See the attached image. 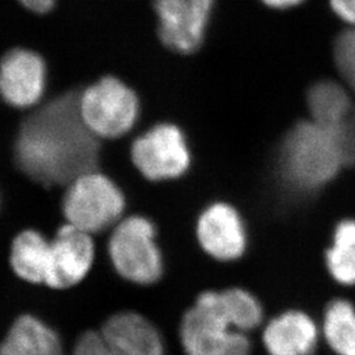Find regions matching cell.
Masks as SVG:
<instances>
[{
  "label": "cell",
  "instance_id": "cell-18",
  "mask_svg": "<svg viewBox=\"0 0 355 355\" xmlns=\"http://www.w3.org/2000/svg\"><path fill=\"white\" fill-rule=\"evenodd\" d=\"M325 341L337 355H355V306L346 300L331 302L325 311Z\"/></svg>",
  "mask_w": 355,
  "mask_h": 355
},
{
  "label": "cell",
  "instance_id": "cell-11",
  "mask_svg": "<svg viewBox=\"0 0 355 355\" xmlns=\"http://www.w3.org/2000/svg\"><path fill=\"white\" fill-rule=\"evenodd\" d=\"M196 237L204 252L221 262L241 258L248 248V232L240 212L223 202L208 205L200 214Z\"/></svg>",
  "mask_w": 355,
  "mask_h": 355
},
{
  "label": "cell",
  "instance_id": "cell-25",
  "mask_svg": "<svg viewBox=\"0 0 355 355\" xmlns=\"http://www.w3.org/2000/svg\"><path fill=\"white\" fill-rule=\"evenodd\" d=\"M266 6L271 8H277V10H286V8H291L297 4H300L304 0H262Z\"/></svg>",
  "mask_w": 355,
  "mask_h": 355
},
{
  "label": "cell",
  "instance_id": "cell-19",
  "mask_svg": "<svg viewBox=\"0 0 355 355\" xmlns=\"http://www.w3.org/2000/svg\"><path fill=\"white\" fill-rule=\"evenodd\" d=\"M220 297L227 316L237 329L248 333L262 322V305L250 292L229 288L220 291Z\"/></svg>",
  "mask_w": 355,
  "mask_h": 355
},
{
  "label": "cell",
  "instance_id": "cell-1",
  "mask_svg": "<svg viewBox=\"0 0 355 355\" xmlns=\"http://www.w3.org/2000/svg\"><path fill=\"white\" fill-rule=\"evenodd\" d=\"M80 92L49 95L21 116L13 137V159L24 175L41 186H67L98 170L103 141L80 117Z\"/></svg>",
  "mask_w": 355,
  "mask_h": 355
},
{
  "label": "cell",
  "instance_id": "cell-23",
  "mask_svg": "<svg viewBox=\"0 0 355 355\" xmlns=\"http://www.w3.org/2000/svg\"><path fill=\"white\" fill-rule=\"evenodd\" d=\"M330 6L338 17L355 28V0H330Z\"/></svg>",
  "mask_w": 355,
  "mask_h": 355
},
{
  "label": "cell",
  "instance_id": "cell-15",
  "mask_svg": "<svg viewBox=\"0 0 355 355\" xmlns=\"http://www.w3.org/2000/svg\"><path fill=\"white\" fill-rule=\"evenodd\" d=\"M51 259V240L35 229L20 232L11 243L10 266L13 274L31 284L46 283Z\"/></svg>",
  "mask_w": 355,
  "mask_h": 355
},
{
  "label": "cell",
  "instance_id": "cell-17",
  "mask_svg": "<svg viewBox=\"0 0 355 355\" xmlns=\"http://www.w3.org/2000/svg\"><path fill=\"white\" fill-rule=\"evenodd\" d=\"M325 261L333 279L343 286H355V220L338 223Z\"/></svg>",
  "mask_w": 355,
  "mask_h": 355
},
{
  "label": "cell",
  "instance_id": "cell-3",
  "mask_svg": "<svg viewBox=\"0 0 355 355\" xmlns=\"http://www.w3.org/2000/svg\"><path fill=\"white\" fill-rule=\"evenodd\" d=\"M79 112L98 139L116 141L139 128L142 103L137 91L123 79L104 76L82 89Z\"/></svg>",
  "mask_w": 355,
  "mask_h": 355
},
{
  "label": "cell",
  "instance_id": "cell-8",
  "mask_svg": "<svg viewBox=\"0 0 355 355\" xmlns=\"http://www.w3.org/2000/svg\"><path fill=\"white\" fill-rule=\"evenodd\" d=\"M215 0H153L157 33L164 48L192 55L203 45Z\"/></svg>",
  "mask_w": 355,
  "mask_h": 355
},
{
  "label": "cell",
  "instance_id": "cell-13",
  "mask_svg": "<svg viewBox=\"0 0 355 355\" xmlns=\"http://www.w3.org/2000/svg\"><path fill=\"white\" fill-rule=\"evenodd\" d=\"M262 341L268 355H313L318 325L304 312L288 311L267 324Z\"/></svg>",
  "mask_w": 355,
  "mask_h": 355
},
{
  "label": "cell",
  "instance_id": "cell-4",
  "mask_svg": "<svg viewBox=\"0 0 355 355\" xmlns=\"http://www.w3.org/2000/svg\"><path fill=\"white\" fill-rule=\"evenodd\" d=\"M180 343L186 355H249L252 350L246 333L227 316L220 291L198 296L182 318Z\"/></svg>",
  "mask_w": 355,
  "mask_h": 355
},
{
  "label": "cell",
  "instance_id": "cell-16",
  "mask_svg": "<svg viewBox=\"0 0 355 355\" xmlns=\"http://www.w3.org/2000/svg\"><path fill=\"white\" fill-rule=\"evenodd\" d=\"M311 120L322 127H336L350 114L355 105L347 89L334 80H321L306 95Z\"/></svg>",
  "mask_w": 355,
  "mask_h": 355
},
{
  "label": "cell",
  "instance_id": "cell-21",
  "mask_svg": "<svg viewBox=\"0 0 355 355\" xmlns=\"http://www.w3.org/2000/svg\"><path fill=\"white\" fill-rule=\"evenodd\" d=\"M333 133L343 157V165H355V107L334 128L329 129Z\"/></svg>",
  "mask_w": 355,
  "mask_h": 355
},
{
  "label": "cell",
  "instance_id": "cell-12",
  "mask_svg": "<svg viewBox=\"0 0 355 355\" xmlns=\"http://www.w3.org/2000/svg\"><path fill=\"white\" fill-rule=\"evenodd\" d=\"M101 333L123 355H165L159 330L137 312L114 313L103 324Z\"/></svg>",
  "mask_w": 355,
  "mask_h": 355
},
{
  "label": "cell",
  "instance_id": "cell-20",
  "mask_svg": "<svg viewBox=\"0 0 355 355\" xmlns=\"http://www.w3.org/2000/svg\"><path fill=\"white\" fill-rule=\"evenodd\" d=\"M334 62L347 89L355 94V28L350 26L336 40Z\"/></svg>",
  "mask_w": 355,
  "mask_h": 355
},
{
  "label": "cell",
  "instance_id": "cell-7",
  "mask_svg": "<svg viewBox=\"0 0 355 355\" xmlns=\"http://www.w3.org/2000/svg\"><path fill=\"white\" fill-rule=\"evenodd\" d=\"M132 164L141 175L152 182L173 180L183 177L191 166V152L186 135L180 128L159 121L130 144Z\"/></svg>",
  "mask_w": 355,
  "mask_h": 355
},
{
  "label": "cell",
  "instance_id": "cell-2",
  "mask_svg": "<svg viewBox=\"0 0 355 355\" xmlns=\"http://www.w3.org/2000/svg\"><path fill=\"white\" fill-rule=\"evenodd\" d=\"M338 145L328 128L300 121L280 142L277 168L287 190L308 195L327 186L343 167Z\"/></svg>",
  "mask_w": 355,
  "mask_h": 355
},
{
  "label": "cell",
  "instance_id": "cell-9",
  "mask_svg": "<svg viewBox=\"0 0 355 355\" xmlns=\"http://www.w3.org/2000/svg\"><path fill=\"white\" fill-rule=\"evenodd\" d=\"M49 70L45 58L33 49L12 48L0 58V98L17 111H29L48 94Z\"/></svg>",
  "mask_w": 355,
  "mask_h": 355
},
{
  "label": "cell",
  "instance_id": "cell-24",
  "mask_svg": "<svg viewBox=\"0 0 355 355\" xmlns=\"http://www.w3.org/2000/svg\"><path fill=\"white\" fill-rule=\"evenodd\" d=\"M26 10L37 15L51 12L57 4V0H17Z\"/></svg>",
  "mask_w": 355,
  "mask_h": 355
},
{
  "label": "cell",
  "instance_id": "cell-22",
  "mask_svg": "<svg viewBox=\"0 0 355 355\" xmlns=\"http://www.w3.org/2000/svg\"><path fill=\"white\" fill-rule=\"evenodd\" d=\"M71 355H123L108 343L101 330H87L79 336Z\"/></svg>",
  "mask_w": 355,
  "mask_h": 355
},
{
  "label": "cell",
  "instance_id": "cell-6",
  "mask_svg": "<svg viewBox=\"0 0 355 355\" xmlns=\"http://www.w3.org/2000/svg\"><path fill=\"white\" fill-rule=\"evenodd\" d=\"M152 221L140 215L121 218L108 241V254L116 272L124 279L150 286L164 274V259Z\"/></svg>",
  "mask_w": 355,
  "mask_h": 355
},
{
  "label": "cell",
  "instance_id": "cell-14",
  "mask_svg": "<svg viewBox=\"0 0 355 355\" xmlns=\"http://www.w3.org/2000/svg\"><path fill=\"white\" fill-rule=\"evenodd\" d=\"M0 355H64L55 330L32 315H21L0 343Z\"/></svg>",
  "mask_w": 355,
  "mask_h": 355
},
{
  "label": "cell",
  "instance_id": "cell-5",
  "mask_svg": "<svg viewBox=\"0 0 355 355\" xmlns=\"http://www.w3.org/2000/svg\"><path fill=\"white\" fill-rule=\"evenodd\" d=\"M125 205V196L114 180L92 170L66 186L62 214L67 224L98 234L114 228L124 215Z\"/></svg>",
  "mask_w": 355,
  "mask_h": 355
},
{
  "label": "cell",
  "instance_id": "cell-10",
  "mask_svg": "<svg viewBox=\"0 0 355 355\" xmlns=\"http://www.w3.org/2000/svg\"><path fill=\"white\" fill-rule=\"evenodd\" d=\"M95 262V242L89 234L64 224L51 240L49 271L45 286L64 291L86 279Z\"/></svg>",
  "mask_w": 355,
  "mask_h": 355
}]
</instances>
